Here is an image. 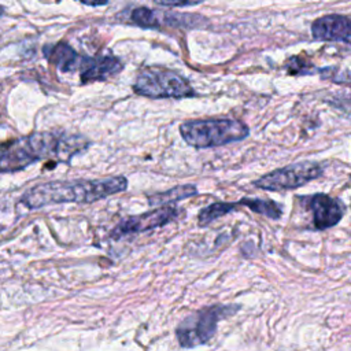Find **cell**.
I'll return each instance as SVG.
<instances>
[{
	"mask_svg": "<svg viewBox=\"0 0 351 351\" xmlns=\"http://www.w3.org/2000/svg\"><path fill=\"white\" fill-rule=\"evenodd\" d=\"M133 90L140 96L152 99L195 96L192 86L185 78L176 71L160 67L141 69L133 84Z\"/></svg>",
	"mask_w": 351,
	"mask_h": 351,
	"instance_id": "5",
	"label": "cell"
},
{
	"mask_svg": "<svg viewBox=\"0 0 351 351\" xmlns=\"http://www.w3.org/2000/svg\"><path fill=\"white\" fill-rule=\"evenodd\" d=\"M195 195H197V188L193 184H184V185H177L165 192L149 195L148 203L151 206H165V204L167 206L170 203H176L186 197H192Z\"/></svg>",
	"mask_w": 351,
	"mask_h": 351,
	"instance_id": "12",
	"label": "cell"
},
{
	"mask_svg": "<svg viewBox=\"0 0 351 351\" xmlns=\"http://www.w3.org/2000/svg\"><path fill=\"white\" fill-rule=\"evenodd\" d=\"M89 141L82 136H66L38 132L15 140L0 154V171H16L41 160L55 158L67 162L75 154L86 149Z\"/></svg>",
	"mask_w": 351,
	"mask_h": 351,
	"instance_id": "1",
	"label": "cell"
},
{
	"mask_svg": "<svg viewBox=\"0 0 351 351\" xmlns=\"http://www.w3.org/2000/svg\"><path fill=\"white\" fill-rule=\"evenodd\" d=\"M239 206L248 207L251 211L256 214H262L271 219H278L282 214V207L269 199H259V197H243L237 202Z\"/></svg>",
	"mask_w": 351,
	"mask_h": 351,
	"instance_id": "13",
	"label": "cell"
},
{
	"mask_svg": "<svg viewBox=\"0 0 351 351\" xmlns=\"http://www.w3.org/2000/svg\"><path fill=\"white\" fill-rule=\"evenodd\" d=\"M311 34L319 41H341L344 44H350L351 22L348 16L344 15H324L313 22Z\"/></svg>",
	"mask_w": 351,
	"mask_h": 351,
	"instance_id": "9",
	"label": "cell"
},
{
	"mask_svg": "<svg viewBox=\"0 0 351 351\" xmlns=\"http://www.w3.org/2000/svg\"><path fill=\"white\" fill-rule=\"evenodd\" d=\"M78 1H81L82 4H86V5H92V7L108 4V0H78Z\"/></svg>",
	"mask_w": 351,
	"mask_h": 351,
	"instance_id": "17",
	"label": "cell"
},
{
	"mask_svg": "<svg viewBox=\"0 0 351 351\" xmlns=\"http://www.w3.org/2000/svg\"><path fill=\"white\" fill-rule=\"evenodd\" d=\"M307 208L313 213V225L317 230H325L337 225L346 214L344 203L326 193H315L307 197Z\"/></svg>",
	"mask_w": 351,
	"mask_h": 351,
	"instance_id": "8",
	"label": "cell"
},
{
	"mask_svg": "<svg viewBox=\"0 0 351 351\" xmlns=\"http://www.w3.org/2000/svg\"><path fill=\"white\" fill-rule=\"evenodd\" d=\"M81 81H103L112 75H117L122 69V62L114 55H99L96 58H81L80 62Z\"/></svg>",
	"mask_w": 351,
	"mask_h": 351,
	"instance_id": "10",
	"label": "cell"
},
{
	"mask_svg": "<svg viewBox=\"0 0 351 351\" xmlns=\"http://www.w3.org/2000/svg\"><path fill=\"white\" fill-rule=\"evenodd\" d=\"M178 217V208L173 206H162L152 211L126 217L119 221V223L114 228L112 236L122 237L126 234L141 233L147 230H152L156 228H162Z\"/></svg>",
	"mask_w": 351,
	"mask_h": 351,
	"instance_id": "7",
	"label": "cell"
},
{
	"mask_svg": "<svg viewBox=\"0 0 351 351\" xmlns=\"http://www.w3.org/2000/svg\"><path fill=\"white\" fill-rule=\"evenodd\" d=\"M159 5L165 7H185V5H192L202 3L203 0H154Z\"/></svg>",
	"mask_w": 351,
	"mask_h": 351,
	"instance_id": "16",
	"label": "cell"
},
{
	"mask_svg": "<svg viewBox=\"0 0 351 351\" xmlns=\"http://www.w3.org/2000/svg\"><path fill=\"white\" fill-rule=\"evenodd\" d=\"M181 137L195 148H213L244 140L250 134L245 123L237 119H192L180 126Z\"/></svg>",
	"mask_w": 351,
	"mask_h": 351,
	"instance_id": "3",
	"label": "cell"
},
{
	"mask_svg": "<svg viewBox=\"0 0 351 351\" xmlns=\"http://www.w3.org/2000/svg\"><path fill=\"white\" fill-rule=\"evenodd\" d=\"M130 21L134 25L145 29L159 27V12H156V10H149L147 7H138L130 12Z\"/></svg>",
	"mask_w": 351,
	"mask_h": 351,
	"instance_id": "15",
	"label": "cell"
},
{
	"mask_svg": "<svg viewBox=\"0 0 351 351\" xmlns=\"http://www.w3.org/2000/svg\"><path fill=\"white\" fill-rule=\"evenodd\" d=\"M240 304H213L186 315L176 328V336L182 348H193L208 343L218 328V322L234 315Z\"/></svg>",
	"mask_w": 351,
	"mask_h": 351,
	"instance_id": "4",
	"label": "cell"
},
{
	"mask_svg": "<svg viewBox=\"0 0 351 351\" xmlns=\"http://www.w3.org/2000/svg\"><path fill=\"white\" fill-rule=\"evenodd\" d=\"M237 202L234 203H226V202H215L210 206H206L204 208L200 210L197 215V222L200 226H206L211 223L213 221L218 219L219 217H223L229 214L230 211H234L237 208Z\"/></svg>",
	"mask_w": 351,
	"mask_h": 351,
	"instance_id": "14",
	"label": "cell"
},
{
	"mask_svg": "<svg viewBox=\"0 0 351 351\" xmlns=\"http://www.w3.org/2000/svg\"><path fill=\"white\" fill-rule=\"evenodd\" d=\"M126 189L128 178L123 176L100 180L49 181L27 189L21 197V203L27 208H40L59 203H93Z\"/></svg>",
	"mask_w": 351,
	"mask_h": 351,
	"instance_id": "2",
	"label": "cell"
},
{
	"mask_svg": "<svg viewBox=\"0 0 351 351\" xmlns=\"http://www.w3.org/2000/svg\"><path fill=\"white\" fill-rule=\"evenodd\" d=\"M324 174V169L317 162H298L288 165L285 167L273 170L256 181H254V186L265 191H289L303 186L311 180H315Z\"/></svg>",
	"mask_w": 351,
	"mask_h": 351,
	"instance_id": "6",
	"label": "cell"
},
{
	"mask_svg": "<svg viewBox=\"0 0 351 351\" xmlns=\"http://www.w3.org/2000/svg\"><path fill=\"white\" fill-rule=\"evenodd\" d=\"M45 55L51 63H53L62 71H73L80 66L81 58L66 43H59L53 47L45 48Z\"/></svg>",
	"mask_w": 351,
	"mask_h": 351,
	"instance_id": "11",
	"label": "cell"
}]
</instances>
